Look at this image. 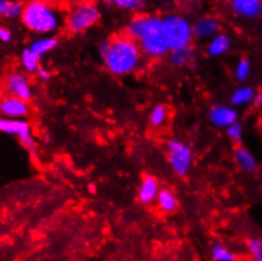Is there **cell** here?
<instances>
[{"instance_id":"1","label":"cell","mask_w":262,"mask_h":261,"mask_svg":"<svg viewBox=\"0 0 262 261\" xmlns=\"http://www.w3.org/2000/svg\"><path fill=\"white\" fill-rule=\"evenodd\" d=\"M100 56L105 68L118 76L137 70L142 61V51L137 41L127 34L106 39L100 46Z\"/></svg>"},{"instance_id":"2","label":"cell","mask_w":262,"mask_h":261,"mask_svg":"<svg viewBox=\"0 0 262 261\" xmlns=\"http://www.w3.org/2000/svg\"><path fill=\"white\" fill-rule=\"evenodd\" d=\"M20 19L29 31L38 34L55 32L61 22L60 15L55 8L45 2L27 3Z\"/></svg>"},{"instance_id":"3","label":"cell","mask_w":262,"mask_h":261,"mask_svg":"<svg viewBox=\"0 0 262 261\" xmlns=\"http://www.w3.org/2000/svg\"><path fill=\"white\" fill-rule=\"evenodd\" d=\"M141 51L147 57L161 58L168 52V47L164 34L162 18L157 15H148L146 26L140 38L137 39Z\"/></svg>"},{"instance_id":"4","label":"cell","mask_w":262,"mask_h":261,"mask_svg":"<svg viewBox=\"0 0 262 261\" xmlns=\"http://www.w3.org/2000/svg\"><path fill=\"white\" fill-rule=\"evenodd\" d=\"M162 23L168 51L190 47L194 33L191 23L186 18L178 14H170L162 18Z\"/></svg>"},{"instance_id":"5","label":"cell","mask_w":262,"mask_h":261,"mask_svg":"<svg viewBox=\"0 0 262 261\" xmlns=\"http://www.w3.org/2000/svg\"><path fill=\"white\" fill-rule=\"evenodd\" d=\"M100 18V10L95 4H79L69 13L68 27L71 32H82L93 27Z\"/></svg>"},{"instance_id":"6","label":"cell","mask_w":262,"mask_h":261,"mask_svg":"<svg viewBox=\"0 0 262 261\" xmlns=\"http://www.w3.org/2000/svg\"><path fill=\"white\" fill-rule=\"evenodd\" d=\"M167 160L173 171L180 177H185L192 164V153L186 143L179 140H170L166 146Z\"/></svg>"},{"instance_id":"7","label":"cell","mask_w":262,"mask_h":261,"mask_svg":"<svg viewBox=\"0 0 262 261\" xmlns=\"http://www.w3.org/2000/svg\"><path fill=\"white\" fill-rule=\"evenodd\" d=\"M0 132L18 136L19 141L27 150L31 153L36 150V142H34L33 135H32L31 126L24 119H12L3 117L0 118Z\"/></svg>"},{"instance_id":"8","label":"cell","mask_w":262,"mask_h":261,"mask_svg":"<svg viewBox=\"0 0 262 261\" xmlns=\"http://www.w3.org/2000/svg\"><path fill=\"white\" fill-rule=\"evenodd\" d=\"M5 86H7V90L9 92V95L18 98V99H22L24 102L31 100L32 95H33L31 84H29L28 79L23 74H10L7 78Z\"/></svg>"},{"instance_id":"9","label":"cell","mask_w":262,"mask_h":261,"mask_svg":"<svg viewBox=\"0 0 262 261\" xmlns=\"http://www.w3.org/2000/svg\"><path fill=\"white\" fill-rule=\"evenodd\" d=\"M29 106L22 99L7 95L0 99V114L5 118L22 119L28 116Z\"/></svg>"},{"instance_id":"10","label":"cell","mask_w":262,"mask_h":261,"mask_svg":"<svg viewBox=\"0 0 262 261\" xmlns=\"http://www.w3.org/2000/svg\"><path fill=\"white\" fill-rule=\"evenodd\" d=\"M237 111L228 105H214L209 111V119L216 127H228L237 122Z\"/></svg>"},{"instance_id":"11","label":"cell","mask_w":262,"mask_h":261,"mask_svg":"<svg viewBox=\"0 0 262 261\" xmlns=\"http://www.w3.org/2000/svg\"><path fill=\"white\" fill-rule=\"evenodd\" d=\"M233 14L242 18H256L261 14V2L258 0H233L231 3Z\"/></svg>"},{"instance_id":"12","label":"cell","mask_w":262,"mask_h":261,"mask_svg":"<svg viewBox=\"0 0 262 261\" xmlns=\"http://www.w3.org/2000/svg\"><path fill=\"white\" fill-rule=\"evenodd\" d=\"M160 190L161 189L157 179H155L154 177H146L138 189V201L143 204L152 203L155 199H157Z\"/></svg>"},{"instance_id":"13","label":"cell","mask_w":262,"mask_h":261,"mask_svg":"<svg viewBox=\"0 0 262 261\" xmlns=\"http://www.w3.org/2000/svg\"><path fill=\"white\" fill-rule=\"evenodd\" d=\"M218 22L212 17H203L192 25V33L198 38H213L215 34H218Z\"/></svg>"},{"instance_id":"14","label":"cell","mask_w":262,"mask_h":261,"mask_svg":"<svg viewBox=\"0 0 262 261\" xmlns=\"http://www.w3.org/2000/svg\"><path fill=\"white\" fill-rule=\"evenodd\" d=\"M231 37L224 33H218L210 39L208 45V53L210 56H222L231 49Z\"/></svg>"},{"instance_id":"15","label":"cell","mask_w":262,"mask_h":261,"mask_svg":"<svg viewBox=\"0 0 262 261\" xmlns=\"http://www.w3.org/2000/svg\"><path fill=\"white\" fill-rule=\"evenodd\" d=\"M234 159L236 162L239 165V167L245 171L252 172L255 171L256 167H257V162H256L255 156L245 147H238L234 153Z\"/></svg>"},{"instance_id":"16","label":"cell","mask_w":262,"mask_h":261,"mask_svg":"<svg viewBox=\"0 0 262 261\" xmlns=\"http://www.w3.org/2000/svg\"><path fill=\"white\" fill-rule=\"evenodd\" d=\"M256 97L255 90L252 89L251 86H241L237 88L231 95V103L233 105L238 106V105H245V104H250V103H253Z\"/></svg>"},{"instance_id":"17","label":"cell","mask_w":262,"mask_h":261,"mask_svg":"<svg viewBox=\"0 0 262 261\" xmlns=\"http://www.w3.org/2000/svg\"><path fill=\"white\" fill-rule=\"evenodd\" d=\"M156 201L160 208L164 210V212H173L176 207H178V199H176L175 194L171 190H168V189H161Z\"/></svg>"},{"instance_id":"18","label":"cell","mask_w":262,"mask_h":261,"mask_svg":"<svg viewBox=\"0 0 262 261\" xmlns=\"http://www.w3.org/2000/svg\"><path fill=\"white\" fill-rule=\"evenodd\" d=\"M147 17L148 15H136L135 18H132L127 25V28H125V34L132 39H135V41H137L141 34H142L144 26H146Z\"/></svg>"},{"instance_id":"19","label":"cell","mask_w":262,"mask_h":261,"mask_svg":"<svg viewBox=\"0 0 262 261\" xmlns=\"http://www.w3.org/2000/svg\"><path fill=\"white\" fill-rule=\"evenodd\" d=\"M57 39L52 38V37H43V38L36 39L34 42H32V45L29 46V49L32 50L36 55H38L39 57L45 55V53L52 51L53 49L57 47Z\"/></svg>"},{"instance_id":"20","label":"cell","mask_w":262,"mask_h":261,"mask_svg":"<svg viewBox=\"0 0 262 261\" xmlns=\"http://www.w3.org/2000/svg\"><path fill=\"white\" fill-rule=\"evenodd\" d=\"M191 57H192V50L190 47H188V49L170 51L168 60H170L171 65H173L175 68H181V66L188 65V63L190 62Z\"/></svg>"},{"instance_id":"21","label":"cell","mask_w":262,"mask_h":261,"mask_svg":"<svg viewBox=\"0 0 262 261\" xmlns=\"http://www.w3.org/2000/svg\"><path fill=\"white\" fill-rule=\"evenodd\" d=\"M39 57L38 55H36L31 49H26L22 52V56H20V62H22L23 69L28 73H36L39 69Z\"/></svg>"},{"instance_id":"22","label":"cell","mask_w":262,"mask_h":261,"mask_svg":"<svg viewBox=\"0 0 262 261\" xmlns=\"http://www.w3.org/2000/svg\"><path fill=\"white\" fill-rule=\"evenodd\" d=\"M212 257L214 261H234L236 260V255L228 249V247L223 246L221 244H214L212 246Z\"/></svg>"},{"instance_id":"23","label":"cell","mask_w":262,"mask_h":261,"mask_svg":"<svg viewBox=\"0 0 262 261\" xmlns=\"http://www.w3.org/2000/svg\"><path fill=\"white\" fill-rule=\"evenodd\" d=\"M247 250L252 261H262V237L248 238Z\"/></svg>"},{"instance_id":"24","label":"cell","mask_w":262,"mask_h":261,"mask_svg":"<svg viewBox=\"0 0 262 261\" xmlns=\"http://www.w3.org/2000/svg\"><path fill=\"white\" fill-rule=\"evenodd\" d=\"M167 119V109L166 106L159 104L152 109L151 114H149V122L154 127H160L165 124Z\"/></svg>"},{"instance_id":"25","label":"cell","mask_w":262,"mask_h":261,"mask_svg":"<svg viewBox=\"0 0 262 261\" xmlns=\"http://www.w3.org/2000/svg\"><path fill=\"white\" fill-rule=\"evenodd\" d=\"M234 74H236L237 80H239V81H245L251 74L250 61H248L247 58H242V60H239L236 66V71H234Z\"/></svg>"},{"instance_id":"26","label":"cell","mask_w":262,"mask_h":261,"mask_svg":"<svg viewBox=\"0 0 262 261\" xmlns=\"http://www.w3.org/2000/svg\"><path fill=\"white\" fill-rule=\"evenodd\" d=\"M114 4L120 9L130 10V12H136V10L142 9L144 7V2L142 0H116Z\"/></svg>"},{"instance_id":"27","label":"cell","mask_w":262,"mask_h":261,"mask_svg":"<svg viewBox=\"0 0 262 261\" xmlns=\"http://www.w3.org/2000/svg\"><path fill=\"white\" fill-rule=\"evenodd\" d=\"M24 5L22 3L18 2H9V7H8L7 12H5L4 17L9 18V19H15V18H22Z\"/></svg>"},{"instance_id":"28","label":"cell","mask_w":262,"mask_h":261,"mask_svg":"<svg viewBox=\"0 0 262 261\" xmlns=\"http://www.w3.org/2000/svg\"><path fill=\"white\" fill-rule=\"evenodd\" d=\"M227 135H228V137L231 138L232 141H234V142H241L243 135L242 124H241L239 122H234L233 124L227 127Z\"/></svg>"},{"instance_id":"29","label":"cell","mask_w":262,"mask_h":261,"mask_svg":"<svg viewBox=\"0 0 262 261\" xmlns=\"http://www.w3.org/2000/svg\"><path fill=\"white\" fill-rule=\"evenodd\" d=\"M0 41L3 42H10L12 41V33L8 28L4 26H0Z\"/></svg>"},{"instance_id":"30","label":"cell","mask_w":262,"mask_h":261,"mask_svg":"<svg viewBox=\"0 0 262 261\" xmlns=\"http://www.w3.org/2000/svg\"><path fill=\"white\" fill-rule=\"evenodd\" d=\"M37 75H38V78H41L42 80H50L51 78L50 73H48L45 68H41V66H39V69L37 70Z\"/></svg>"},{"instance_id":"31","label":"cell","mask_w":262,"mask_h":261,"mask_svg":"<svg viewBox=\"0 0 262 261\" xmlns=\"http://www.w3.org/2000/svg\"><path fill=\"white\" fill-rule=\"evenodd\" d=\"M253 105L257 106V108L262 106V89L258 93H256L255 100H253Z\"/></svg>"},{"instance_id":"32","label":"cell","mask_w":262,"mask_h":261,"mask_svg":"<svg viewBox=\"0 0 262 261\" xmlns=\"http://www.w3.org/2000/svg\"><path fill=\"white\" fill-rule=\"evenodd\" d=\"M8 7H9V2H7V0H0V15H3V17H4Z\"/></svg>"},{"instance_id":"33","label":"cell","mask_w":262,"mask_h":261,"mask_svg":"<svg viewBox=\"0 0 262 261\" xmlns=\"http://www.w3.org/2000/svg\"><path fill=\"white\" fill-rule=\"evenodd\" d=\"M261 14H262V2H261Z\"/></svg>"}]
</instances>
